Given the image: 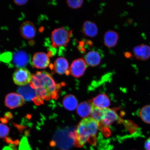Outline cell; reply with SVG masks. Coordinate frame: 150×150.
Here are the masks:
<instances>
[{
	"label": "cell",
	"mask_w": 150,
	"mask_h": 150,
	"mask_svg": "<svg viewBox=\"0 0 150 150\" xmlns=\"http://www.w3.org/2000/svg\"><path fill=\"white\" fill-rule=\"evenodd\" d=\"M14 2L17 5L21 6L25 4L28 2V1H26V0L25 1H14Z\"/></svg>",
	"instance_id": "26"
},
{
	"label": "cell",
	"mask_w": 150,
	"mask_h": 150,
	"mask_svg": "<svg viewBox=\"0 0 150 150\" xmlns=\"http://www.w3.org/2000/svg\"><path fill=\"white\" fill-rule=\"evenodd\" d=\"M36 30L34 24L30 21H26L21 25L20 33L24 38L26 39H33L36 35Z\"/></svg>",
	"instance_id": "10"
},
{
	"label": "cell",
	"mask_w": 150,
	"mask_h": 150,
	"mask_svg": "<svg viewBox=\"0 0 150 150\" xmlns=\"http://www.w3.org/2000/svg\"><path fill=\"white\" fill-rule=\"evenodd\" d=\"M19 150H31L27 138L23 137L20 142Z\"/></svg>",
	"instance_id": "22"
},
{
	"label": "cell",
	"mask_w": 150,
	"mask_h": 150,
	"mask_svg": "<svg viewBox=\"0 0 150 150\" xmlns=\"http://www.w3.org/2000/svg\"><path fill=\"white\" fill-rule=\"evenodd\" d=\"M29 57L28 54L23 51L15 52L13 58V62L15 66L18 68L23 67L28 64Z\"/></svg>",
	"instance_id": "13"
},
{
	"label": "cell",
	"mask_w": 150,
	"mask_h": 150,
	"mask_svg": "<svg viewBox=\"0 0 150 150\" xmlns=\"http://www.w3.org/2000/svg\"><path fill=\"white\" fill-rule=\"evenodd\" d=\"M99 124L91 117L84 118L80 122L75 132L74 144L82 147L91 138L96 136Z\"/></svg>",
	"instance_id": "2"
},
{
	"label": "cell",
	"mask_w": 150,
	"mask_h": 150,
	"mask_svg": "<svg viewBox=\"0 0 150 150\" xmlns=\"http://www.w3.org/2000/svg\"><path fill=\"white\" fill-rule=\"evenodd\" d=\"M118 39L119 35L116 32L112 30L107 31L104 35V45L108 47H113L117 45Z\"/></svg>",
	"instance_id": "15"
},
{
	"label": "cell",
	"mask_w": 150,
	"mask_h": 150,
	"mask_svg": "<svg viewBox=\"0 0 150 150\" xmlns=\"http://www.w3.org/2000/svg\"><path fill=\"white\" fill-rule=\"evenodd\" d=\"M24 103V99L18 94L11 93L6 96L5 103L7 108L13 109L23 106Z\"/></svg>",
	"instance_id": "8"
},
{
	"label": "cell",
	"mask_w": 150,
	"mask_h": 150,
	"mask_svg": "<svg viewBox=\"0 0 150 150\" xmlns=\"http://www.w3.org/2000/svg\"></svg>",
	"instance_id": "29"
},
{
	"label": "cell",
	"mask_w": 150,
	"mask_h": 150,
	"mask_svg": "<svg viewBox=\"0 0 150 150\" xmlns=\"http://www.w3.org/2000/svg\"><path fill=\"white\" fill-rule=\"evenodd\" d=\"M13 147L14 148V150H17V149H16V145L13 146Z\"/></svg>",
	"instance_id": "28"
},
{
	"label": "cell",
	"mask_w": 150,
	"mask_h": 150,
	"mask_svg": "<svg viewBox=\"0 0 150 150\" xmlns=\"http://www.w3.org/2000/svg\"><path fill=\"white\" fill-rule=\"evenodd\" d=\"M93 106L92 103H81L77 108V112L80 117L86 118L91 114Z\"/></svg>",
	"instance_id": "18"
},
{
	"label": "cell",
	"mask_w": 150,
	"mask_h": 150,
	"mask_svg": "<svg viewBox=\"0 0 150 150\" xmlns=\"http://www.w3.org/2000/svg\"><path fill=\"white\" fill-rule=\"evenodd\" d=\"M86 70V63L83 59L80 58L72 62L70 68V73L75 78L83 76Z\"/></svg>",
	"instance_id": "6"
},
{
	"label": "cell",
	"mask_w": 150,
	"mask_h": 150,
	"mask_svg": "<svg viewBox=\"0 0 150 150\" xmlns=\"http://www.w3.org/2000/svg\"><path fill=\"white\" fill-rule=\"evenodd\" d=\"M119 116L115 111L110 108L104 109V114L100 125H103L104 127H108L112 124L114 122L120 119Z\"/></svg>",
	"instance_id": "12"
},
{
	"label": "cell",
	"mask_w": 150,
	"mask_h": 150,
	"mask_svg": "<svg viewBox=\"0 0 150 150\" xmlns=\"http://www.w3.org/2000/svg\"><path fill=\"white\" fill-rule=\"evenodd\" d=\"M33 75L25 67L18 68L15 71L13 79L16 85L23 86L31 83Z\"/></svg>",
	"instance_id": "5"
},
{
	"label": "cell",
	"mask_w": 150,
	"mask_h": 150,
	"mask_svg": "<svg viewBox=\"0 0 150 150\" xmlns=\"http://www.w3.org/2000/svg\"><path fill=\"white\" fill-rule=\"evenodd\" d=\"M104 109H101L95 107L93 105L91 114V117L99 124L101 123L104 114Z\"/></svg>",
	"instance_id": "21"
},
{
	"label": "cell",
	"mask_w": 150,
	"mask_h": 150,
	"mask_svg": "<svg viewBox=\"0 0 150 150\" xmlns=\"http://www.w3.org/2000/svg\"><path fill=\"white\" fill-rule=\"evenodd\" d=\"M134 55L137 59L145 61L150 58V46L147 44H142L134 47Z\"/></svg>",
	"instance_id": "9"
},
{
	"label": "cell",
	"mask_w": 150,
	"mask_h": 150,
	"mask_svg": "<svg viewBox=\"0 0 150 150\" xmlns=\"http://www.w3.org/2000/svg\"><path fill=\"white\" fill-rule=\"evenodd\" d=\"M72 31H68L65 28L61 27L55 29L52 32L51 40L53 47H67L72 36Z\"/></svg>",
	"instance_id": "3"
},
{
	"label": "cell",
	"mask_w": 150,
	"mask_h": 150,
	"mask_svg": "<svg viewBox=\"0 0 150 150\" xmlns=\"http://www.w3.org/2000/svg\"><path fill=\"white\" fill-rule=\"evenodd\" d=\"M9 147L6 146L4 148L3 150H14V148L12 145H9Z\"/></svg>",
	"instance_id": "27"
},
{
	"label": "cell",
	"mask_w": 150,
	"mask_h": 150,
	"mask_svg": "<svg viewBox=\"0 0 150 150\" xmlns=\"http://www.w3.org/2000/svg\"><path fill=\"white\" fill-rule=\"evenodd\" d=\"M50 60L47 54L43 52H38L34 54L32 59L33 66L35 68L44 69L50 64Z\"/></svg>",
	"instance_id": "7"
},
{
	"label": "cell",
	"mask_w": 150,
	"mask_h": 150,
	"mask_svg": "<svg viewBox=\"0 0 150 150\" xmlns=\"http://www.w3.org/2000/svg\"><path fill=\"white\" fill-rule=\"evenodd\" d=\"M17 92L24 100L33 101L37 105H40L44 103L38 96L36 91L31 84L19 87Z\"/></svg>",
	"instance_id": "4"
},
{
	"label": "cell",
	"mask_w": 150,
	"mask_h": 150,
	"mask_svg": "<svg viewBox=\"0 0 150 150\" xmlns=\"http://www.w3.org/2000/svg\"><path fill=\"white\" fill-rule=\"evenodd\" d=\"M64 106L67 109L74 110L78 107V101L74 96L68 95L66 96L63 100Z\"/></svg>",
	"instance_id": "19"
},
{
	"label": "cell",
	"mask_w": 150,
	"mask_h": 150,
	"mask_svg": "<svg viewBox=\"0 0 150 150\" xmlns=\"http://www.w3.org/2000/svg\"><path fill=\"white\" fill-rule=\"evenodd\" d=\"M9 127L3 124L0 123V138L6 137L9 134Z\"/></svg>",
	"instance_id": "24"
},
{
	"label": "cell",
	"mask_w": 150,
	"mask_h": 150,
	"mask_svg": "<svg viewBox=\"0 0 150 150\" xmlns=\"http://www.w3.org/2000/svg\"><path fill=\"white\" fill-rule=\"evenodd\" d=\"M82 31L86 36L93 37L96 36L98 34V29L94 23L87 21L84 22L82 26Z\"/></svg>",
	"instance_id": "14"
},
{
	"label": "cell",
	"mask_w": 150,
	"mask_h": 150,
	"mask_svg": "<svg viewBox=\"0 0 150 150\" xmlns=\"http://www.w3.org/2000/svg\"><path fill=\"white\" fill-rule=\"evenodd\" d=\"M30 83L38 96L44 101L59 97L61 86L56 83L52 75L45 71H38L33 75Z\"/></svg>",
	"instance_id": "1"
},
{
	"label": "cell",
	"mask_w": 150,
	"mask_h": 150,
	"mask_svg": "<svg viewBox=\"0 0 150 150\" xmlns=\"http://www.w3.org/2000/svg\"><path fill=\"white\" fill-rule=\"evenodd\" d=\"M93 104L95 107L101 109L108 108L110 102L108 97L104 94L99 95L93 99Z\"/></svg>",
	"instance_id": "16"
},
{
	"label": "cell",
	"mask_w": 150,
	"mask_h": 150,
	"mask_svg": "<svg viewBox=\"0 0 150 150\" xmlns=\"http://www.w3.org/2000/svg\"><path fill=\"white\" fill-rule=\"evenodd\" d=\"M145 148L146 150H150V137L146 140L145 143Z\"/></svg>",
	"instance_id": "25"
},
{
	"label": "cell",
	"mask_w": 150,
	"mask_h": 150,
	"mask_svg": "<svg viewBox=\"0 0 150 150\" xmlns=\"http://www.w3.org/2000/svg\"><path fill=\"white\" fill-rule=\"evenodd\" d=\"M83 1L81 0L79 1H67V5L70 8L76 9L80 8L83 4Z\"/></svg>",
	"instance_id": "23"
},
{
	"label": "cell",
	"mask_w": 150,
	"mask_h": 150,
	"mask_svg": "<svg viewBox=\"0 0 150 150\" xmlns=\"http://www.w3.org/2000/svg\"><path fill=\"white\" fill-rule=\"evenodd\" d=\"M52 67L55 72L59 75H68L70 74L68 62L64 58H58L54 62Z\"/></svg>",
	"instance_id": "11"
},
{
	"label": "cell",
	"mask_w": 150,
	"mask_h": 150,
	"mask_svg": "<svg viewBox=\"0 0 150 150\" xmlns=\"http://www.w3.org/2000/svg\"><path fill=\"white\" fill-rule=\"evenodd\" d=\"M85 61L90 66L96 67L100 62V56L98 52L94 51L89 52L85 56Z\"/></svg>",
	"instance_id": "17"
},
{
	"label": "cell",
	"mask_w": 150,
	"mask_h": 150,
	"mask_svg": "<svg viewBox=\"0 0 150 150\" xmlns=\"http://www.w3.org/2000/svg\"><path fill=\"white\" fill-rule=\"evenodd\" d=\"M139 114L142 121L150 124V105L143 106L140 110Z\"/></svg>",
	"instance_id": "20"
}]
</instances>
